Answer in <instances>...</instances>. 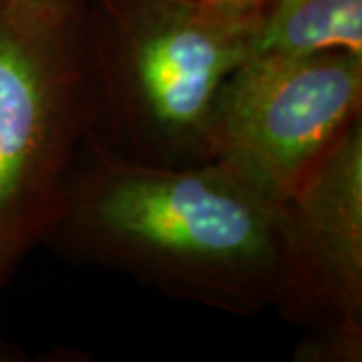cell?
I'll use <instances>...</instances> for the list:
<instances>
[{"label":"cell","instance_id":"1","mask_svg":"<svg viewBox=\"0 0 362 362\" xmlns=\"http://www.w3.org/2000/svg\"><path fill=\"white\" fill-rule=\"evenodd\" d=\"M42 244L171 298L254 316L282 298L286 199L220 159L145 163L89 135Z\"/></svg>","mask_w":362,"mask_h":362},{"label":"cell","instance_id":"2","mask_svg":"<svg viewBox=\"0 0 362 362\" xmlns=\"http://www.w3.org/2000/svg\"><path fill=\"white\" fill-rule=\"evenodd\" d=\"M262 14L209 0H83L90 137L145 163L209 159L216 97L254 52Z\"/></svg>","mask_w":362,"mask_h":362},{"label":"cell","instance_id":"3","mask_svg":"<svg viewBox=\"0 0 362 362\" xmlns=\"http://www.w3.org/2000/svg\"><path fill=\"white\" fill-rule=\"evenodd\" d=\"M78 16L0 0V286L45 242L93 131Z\"/></svg>","mask_w":362,"mask_h":362},{"label":"cell","instance_id":"4","mask_svg":"<svg viewBox=\"0 0 362 362\" xmlns=\"http://www.w3.org/2000/svg\"><path fill=\"white\" fill-rule=\"evenodd\" d=\"M361 113L362 52H254L216 97L209 159L284 202Z\"/></svg>","mask_w":362,"mask_h":362},{"label":"cell","instance_id":"5","mask_svg":"<svg viewBox=\"0 0 362 362\" xmlns=\"http://www.w3.org/2000/svg\"><path fill=\"white\" fill-rule=\"evenodd\" d=\"M276 310L308 328L296 361H361V119L286 197L284 288Z\"/></svg>","mask_w":362,"mask_h":362},{"label":"cell","instance_id":"6","mask_svg":"<svg viewBox=\"0 0 362 362\" xmlns=\"http://www.w3.org/2000/svg\"><path fill=\"white\" fill-rule=\"evenodd\" d=\"M322 51L362 52V0L266 2L254 52Z\"/></svg>","mask_w":362,"mask_h":362},{"label":"cell","instance_id":"7","mask_svg":"<svg viewBox=\"0 0 362 362\" xmlns=\"http://www.w3.org/2000/svg\"><path fill=\"white\" fill-rule=\"evenodd\" d=\"M18 2L57 14H78L83 8V0H18Z\"/></svg>","mask_w":362,"mask_h":362},{"label":"cell","instance_id":"8","mask_svg":"<svg viewBox=\"0 0 362 362\" xmlns=\"http://www.w3.org/2000/svg\"><path fill=\"white\" fill-rule=\"evenodd\" d=\"M218 4H228V6H240V8H264L268 0H209Z\"/></svg>","mask_w":362,"mask_h":362},{"label":"cell","instance_id":"9","mask_svg":"<svg viewBox=\"0 0 362 362\" xmlns=\"http://www.w3.org/2000/svg\"><path fill=\"white\" fill-rule=\"evenodd\" d=\"M0 358H2V356H0Z\"/></svg>","mask_w":362,"mask_h":362}]
</instances>
